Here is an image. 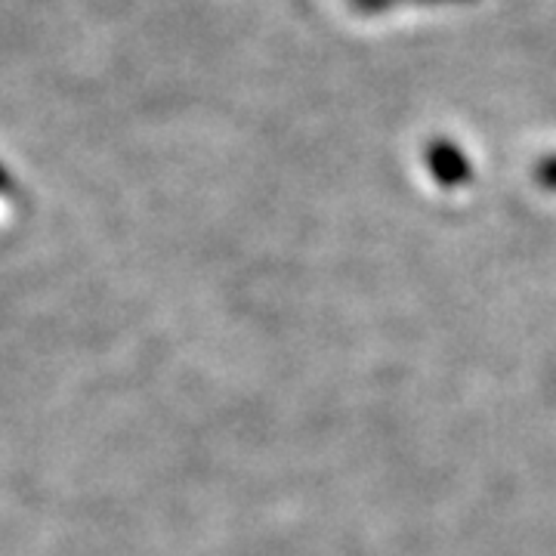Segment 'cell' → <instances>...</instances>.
Here are the masks:
<instances>
[]
</instances>
